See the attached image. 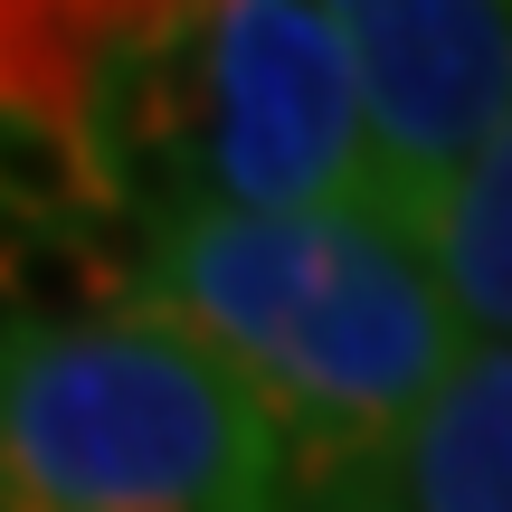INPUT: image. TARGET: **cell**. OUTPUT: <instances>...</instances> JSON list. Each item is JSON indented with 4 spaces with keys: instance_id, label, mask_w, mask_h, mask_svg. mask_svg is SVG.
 Listing matches in <instances>:
<instances>
[{
    "instance_id": "3957f363",
    "label": "cell",
    "mask_w": 512,
    "mask_h": 512,
    "mask_svg": "<svg viewBox=\"0 0 512 512\" xmlns=\"http://www.w3.org/2000/svg\"><path fill=\"white\" fill-rule=\"evenodd\" d=\"M370 114V219L437 247L446 200L512 124V10L494 0H342Z\"/></svg>"
},
{
    "instance_id": "277c9868",
    "label": "cell",
    "mask_w": 512,
    "mask_h": 512,
    "mask_svg": "<svg viewBox=\"0 0 512 512\" xmlns=\"http://www.w3.org/2000/svg\"><path fill=\"white\" fill-rule=\"evenodd\" d=\"M209 181L247 219H370L361 67L342 10L219 0V143Z\"/></svg>"
},
{
    "instance_id": "7a4b0ae2",
    "label": "cell",
    "mask_w": 512,
    "mask_h": 512,
    "mask_svg": "<svg viewBox=\"0 0 512 512\" xmlns=\"http://www.w3.org/2000/svg\"><path fill=\"white\" fill-rule=\"evenodd\" d=\"M0 512H294L285 437L162 304L0 332Z\"/></svg>"
},
{
    "instance_id": "ba28073f",
    "label": "cell",
    "mask_w": 512,
    "mask_h": 512,
    "mask_svg": "<svg viewBox=\"0 0 512 512\" xmlns=\"http://www.w3.org/2000/svg\"><path fill=\"white\" fill-rule=\"evenodd\" d=\"M0 294H10L19 332H105V323H124V313H143V294H133L124 275H105L67 228H48V219H29V238L10 247Z\"/></svg>"
},
{
    "instance_id": "8992f818",
    "label": "cell",
    "mask_w": 512,
    "mask_h": 512,
    "mask_svg": "<svg viewBox=\"0 0 512 512\" xmlns=\"http://www.w3.org/2000/svg\"><path fill=\"white\" fill-rule=\"evenodd\" d=\"M171 10H105V0H0V124L86 133L105 67L143 38H162Z\"/></svg>"
},
{
    "instance_id": "52a82bcc",
    "label": "cell",
    "mask_w": 512,
    "mask_h": 512,
    "mask_svg": "<svg viewBox=\"0 0 512 512\" xmlns=\"http://www.w3.org/2000/svg\"><path fill=\"white\" fill-rule=\"evenodd\" d=\"M437 266H446V294H456L465 323L512 342V124L494 133V152L465 171V190L446 200Z\"/></svg>"
},
{
    "instance_id": "6da1fadb",
    "label": "cell",
    "mask_w": 512,
    "mask_h": 512,
    "mask_svg": "<svg viewBox=\"0 0 512 512\" xmlns=\"http://www.w3.org/2000/svg\"><path fill=\"white\" fill-rule=\"evenodd\" d=\"M152 304L266 399L294 512H370L399 437L465 361V313L380 219L200 209L162 238Z\"/></svg>"
},
{
    "instance_id": "5b68a950",
    "label": "cell",
    "mask_w": 512,
    "mask_h": 512,
    "mask_svg": "<svg viewBox=\"0 0 512 512\" xmlns=\"http://www.w3.org/2000/svg\"><path fill=\"white\" fill-rule=\"evenodd\" d=\"M370 512H512V342L456 361V380L399 437Z\"/></svg>"
}]
</instances>
